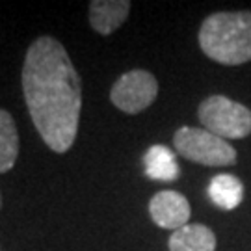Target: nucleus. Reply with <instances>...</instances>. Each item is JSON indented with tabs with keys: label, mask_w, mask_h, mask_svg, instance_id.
Segmentation results:
<instances>
[{
	"label": "nucleus",
	"mask_w": 251,
	"mask_h": 251,
	"mask_svg": "<svg viewBox=\"0 0 251 251\" xmlns=\"http://www.w3.org/2000/svg\"><path fill=\"white\" fill-rule=\"evenodd\" d=\"M175 151L186 160L208 166V168H229L238 160L236 149L220 136L198 126H180L173 136Z\"/></svg>",
	"instance_id": "obj_3"
},
{
	"label": "nucleus",
	"mask_w": 251,
	"mask_h": 251,
	"mask_svg": "<svg viewBox=\"0 0 251 251\" xmlns=\"http://www.w3.org/2000/svg\"><path fill=\"white\" fill-rule=\"evenodd\" d=\"M0 208H2V196H0Z\"/></svg>",
	"instance_id": "obj_12"
},
{
	"label": "nucleus",
	"mask_w": 251,
	"mask_h": 251,
	"mask_svg": "<svg viewBox=\"0 0 251 251\" xmlns=\"http://www.w3.org/2000/svg\"><path fill=\"white\" fill-rule=\"evenodd\" d=\"M199 47L206 58L222 65L251 60V11H216L201 23Z\"/></svg>",
	"instance_id": "obj_2"
},
{
	"label": "nucleus",
	"mask_w": 251,
	"mask_h": 251,
	"mask_svg": "<svg viewBox=\"0 0 251 251\" xmlns=\"http://www.w3.org/2000/svg\"><path fill=\"white\" fill-rule=\"evenodd\" d=\"M19 130L8 110L0 108V173L9 171L19 156Z\"/></svg>",
	"instance_id": "obj_11"
},
{
	"label": "nucleus",
	"mask_w": 251,
	"mask_h": 251,
	"mask_svg": "<svg viewBox=\"0 0 251 251\" xmlns=\"http://www.w3.org/2000/svg\"><path fill=\"white\" fill-rule=\"evenodd\" d=\"M158 97V80L145 69L123 73L110 90V100L128 116H136L149 108Z\"/></svg>",
	"instance_id": "obj_5"
},
{
	"label": "nucleus",
	"mask_w": 251,
	"mask_h": 251,
	"mask_svg": "<svg viewBox=\"0 0 251 251\" xmlns=\"http://www.w3.org/2000/svg\"><path fill=\"white\" fill-rule=\"evenodd\" d=\"M208 198L216 206L224 210H233L242 203L244 199V184L242 180L229 173L216 175L208 184Z\"/></svg>",
	"instance_id": "obj_9"
},
{
	"label": "nucleus",
	"mask_w": 251,
	"mask_h": 251,
	"mask_svg": "<svg viewBox=\"0 0 251 251\" xmlns=\"http://www.w3.org/2000/svg\"><path fill=\"white\" fill-rule=\"evenodd\" d=\"M216 234L203 224H188L173 231L168 248L170 251H216Z\"/></svg>",
	"instance_id": "obj_8"
},
{
	"label": "nucleus",
	"mask_w": 251,
	"mask_h": 251,
	"mask_svg": "<svg viewBox=\"0 0 251 251\" xmlns=\"http://www.w3.org/2000/svg\"><path fill=\"white\" fill-rule=\"evenodd\" d=\"M190 214H192L190 201L175 190H162L154 194L149 201V216L162 229L177 231L188 225Z\"/></svg>",
	"instance_id": "obj_6"
},
{
	"label": "nucleus",
	"mask_w": 251,
	"mask_h": 251,
	"mask_svg": "<svg viewBox=\"0 0 251 251\" xmlns=\"http://www.w3.org/2000/svg\"><path fill=\"white\" fill-rule=\"evenodd\" d=\"M23 93L32 123L50 151L73 147L82 112V80L65 47L50 36L37 37L23 63Z\"/></svg>",
	"instance_id": "obj_1"
},
{
	"label": "nucleus",
	"mask_w": 251,
	"mask_h": 251,
	"mask_svg": "<svg viewBox=\"0 0 251 251\" xmlns=\"http://www.w3.org/2000/svg\"><path fill=\"white\" fill-rule=\"evenodd\" d=\"M130 13L128 0H93L90 2V25L100 36H110Z\"/></svg>",
	"instance_id": "obj_7"
},
{
	"label": "nucleus",
	"mask_w": 251,
	"mask_h": 251,
	"mask_svg": "<svg viewBox=\"0 0 251 251\" xmlns=\"http://www.w3.org/2000/svg\"><path fill=\"white\" fill-rule=\"evenodd\" d=\"M198 117L203 128L222 140H242L251 134V110L225 95H210L201 100Z\"/></svg>",
	"instance_id": "obj_4"
},
{
	"label": "nucleus",
	"mask_w": 251,
	"mask_h": 251,
	"mask_svg": "<svg viewBox=\"0 0 251 251\" xmlns=\"http://www.w3.org/2000/svg\"><path fill=\"white\" fill-rule=\"evenodd\" d=\"M144 164L145 173H147L149 179L171 182V180L179 179L180 175L175 154L166 145H152V147H149L144 156Z\"/></svg>",
	"instance_id": "obj_10"
}]
</instances>
